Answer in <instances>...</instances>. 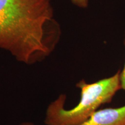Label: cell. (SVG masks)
I'll list each match as a JSON object with an SVG mask.
<instances>
[{"label":"cell","mask_w":125,"mask_h":125,"mask_svg":"<svg viewBox=\"0 0 125 125\" xmlns=\"http://www.w3.org/2000/svg\"><path fill=\"white\" fill-rule=\"evenodd\" d=\"M120 73L92 83L84 79L78 82L76 86L81 90V99L71 109L65 108L66 95L61 94L47 107L45 125H79L86 121L101 105L110 103L121 89Z\"/></svg>","instance_id":"obj_2"},{"label":"cell","mask_w":125,"mask_h":125,"mask_svg":"<svg viewBox=\"0 0 125 125\" xmlns=\"http://www.w3.org/2000/svg\"><path fill=\"white\" fill-rule=\"evenodd\" d=\"M52 0H0V49L27 65L42 62L60 38Z\"/></svg>","instance_id":"obj_1"},{"label":"cell","mask_w":125,"mask_h":125,"mask_svg":"<svg viewBox=\"0 0 125 125\" xmlns=\"http://www.w3.org/2000/svg\"><path fill=\"white\" fill-rule=\"evenodd\" d=\"M124 45L125 48V36H124ZM120 82H121V89L125 90V62L122 71L120 73Z\"/></svg>","instance_id":"obj_5"},{"label":"cell","mask_w":125,"mask_h":125,"mask_svg":"<svg viewBox=\"0 0 125 125\" xmlns=\"http://www.w3.org/2000/svg\"><path fill=\"white\" fill-rule=\"evenodd\" d=\"M79 125H125V105L96 111Z\"/></svg>","instance_id":"obj_3"},{"label":"cell","mask_w":125,"mask_h":125,"mask_svg":"<svg viewBox=\"0 0 125 125\" xmlns=\"http://www.w3.org/2000/svg\"><path fill=\"white\" fill-rule=\"evenodd\" d=\"M75 5L81 8H86L89 4V0H71Z\"/></svg>","instance_id":"obj_4"},{"label":"cell","mask_w":125,"mask_h":125,"mask_svg":"<svg viewBox=\"0 0 125 125\" xmlns=\"http://www.w3.org/2000/svg\"><path fill=\"white\" fill-rule=\"evenodd\" d=\"M18 125H35L32 122H24L20 123V124Z\"/></svg>","instance_id":"obj_6"}]
</instances>
